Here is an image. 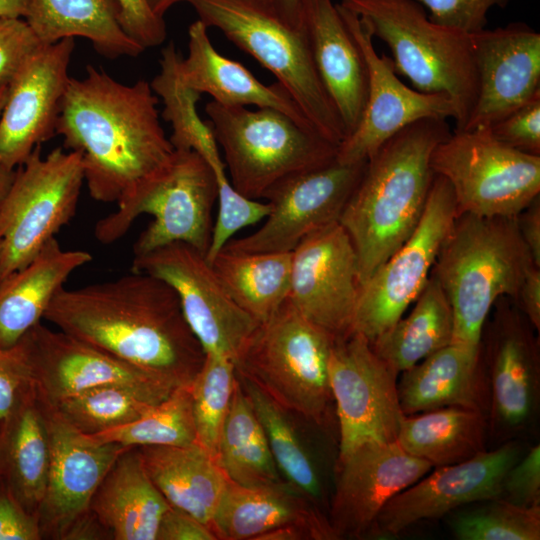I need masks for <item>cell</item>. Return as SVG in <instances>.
Returning <instances> with one entry per match:
<instances>
[{
    "label": "cell",
    "instance_id": "6da1fadb",
    "mask_svg": "<svg viewBox=\"0 0 540 540\" xmlns=\"http://www.w3.org/2000/svg\"><path fill=\"white\" fill-rule=\"evenodd\" d=\"M43 319L171 388L189 386L205 359L175 291L145 273L63 287Z\"/></svg>",
    "mask_w": 540,
    "mask_h": 540
},
{
    "label": "cell",
    "instance_id": "7a4b0ae2",
    "mask_svg": "<svg viewBox=\"0 0 540 540\" xmlns=\"http://www.w3.org/2000/svg\"><path fill=\"white\" fill-rule=\"evenodd\" d=\"M150 83L124 84L88 65L82 79L70 78L55 133L67 150L81 153L90 196L117 202L160 171L174 147L159 119Z\"/></svg>",
    "mask_w": 540,
    "mask_h": 540
},
{
    "label": "cell",
    "instance_id": "3957f363",
    "mask_svg": "<svg viewBox=\"0 0 540 540\" xmlns=\"http://www.w3.org/2000/svg\"><path fill=\"white\" fill-rule=\"evenodd\" d=\"M451 132L446 119H422L367 159L338 220L354 246L361 286L415 230L434 177L431 154Z\"/></svg>",
    "mask_w": 540,
    "mask_h": 540
},
{
    "label": "cell",
    "instance_id": "277c9868",
    "mask_svg": "<svg viewBox=\"0 0 540 540\" xmlns=\"http://www.w3.org/2000/svg\"><path fill=\"white\" fill-rule=\"evenodd\" d=\"M533 265L516 217L457 215L431 271L452 308L451 343L480 346L495 302L515 301Z\"/></svg>",
    "mask_w": 540,
    "mask_h": 540
},
{
    "label": "cell",
    "instance_id": "5b68a950",
    "mask_svg": "<svg viewBox=\"0 0 540 540\" xmlns=\"http://www.w3.org/2000/svg\"><path fill=\"white\" fill-rule=\"evenodd\" d=\"M390 48L397 73L417 91L443 93L462 130L477 99L478 80L471 34L433 22L416 0H342Z\"/></svg>",
    "mask_w": 540,
    "mask_h": 540
},
{
    "label": "cell",
    "instance_id": "8992f818",
    "mask_svg": "<svg viewBox=\"0 0 540 540\" xmlns=\"http://www.w3.org/2000/svg\"><path fill=\"white\" fill-rule=\"evenodd\" d=\"M333 342L287 299L250 334L234 361L236 373L289 413L328 428L334 406L329 381Z\"/></svg>",
    "mask_w": 540,
    "mask_h": 540
},
{
    "label": "cell",
    "instance_id": "52a82bcc",
    "mask_svg": "<svg viewBox=\"0 0 540 540\" xmlns=\"http://www.w3.org/2000/svg\"><path fill=\"white\" fill-rule=\"evenodd\" d=\"M204 25L220 30L281 84L313 130L337 147L346 133L317 72L305 29L284 20L272 3L187 0Z\"/></svg>",
    "mask_w": 540,
    "mask_h": 540
},
{
    "label": "cell",
    "instance_id": "ba28073f",
    "mask_svg": "<svg viewBox=\"0 0 540 540\" xmlns=\"http://www.w3.org/2000/svg\"><path fill=\"white\" fill-rule=\"evenodd\" d=\"M217 181L207 161L193 150H176L157 173L134 186L116 203V211L95 225V238L112 244L143 214L153 217L133 245L134 256L185 243L206 255L212 236Z\"/></svg>",
    "mask_w": 540,
    "mask_h": 540
},
{
    "label": "cell",
    "instance_id": "9c48e42d",
    "mask_svg": "<svg viewBox=\"0 0 540 540\" xmlns=\"http://www.w3.org/2000/svg\"><path fill=\"white\" fill-rule=\"evenodd\" d=\"M205 113L222 148L229 181L245 197L259 200L281 179L336 158V145L279 110L212 100Z\"/></svg>",
    "mask_w": 540,
    "mask_h": 540
},
{
    "label": "cell",
    "instance_id": "30bf717a",
    "mask_svg": "<svg viewBox=\"0 0 540 540\" xmlns=\"http://www.w3.org/2000/svg\"><path fill=\"white\" fill-rule=\"evenodd\" d=\"M84 173L81 153L37 146L15 169L0 206V283L30 263L76 213Z\"/></svg>",
    "mask_w": 540,
    "mask_h": 540
},
{
    "label": "cell",
    "instance_id": "8fae6325",
    "mask_svg": "<svg viewBox=\"0 0 540 540\" xmlns=\"http://www.w3.org/2000/svg\"><path fill=\"white\" fill-rule=\"evenodd\" d=\"M430 167L449 183L458 215L517 217L540 195V156L501 143L488 128L452 131Z\"/></svg>",
    "mask_w": 540,
    "mask_h": 540
},
{
    "label": "cell",
    "instance_id": "7c38bea8",
    "mask_svg": "<svg viewBox=\"0 0 540 540\" xmlns=\"http://www.w3.org/2000/svg\"><path fill=\"white\" fill-rule=\"evenodd\" d=\"M457 215L449 183L434 174L415 230L361 286L353 332L372 344L403 317L429 279Z\"/></svg>",
    "mask_w": 540,
    "mask_h": 540
},
{
    "label": "cell",
    "instance_id": "4fadbf2b",
    "mask_svg": "<svg viewBox=\"0 0 540 540\" xmlns=\"http://www.w3.org/2000/svg\"><path fill=\"white\" fill-rule=\"evenodd\" d=\"M132 271L159 278L175 291L204 353L235 361L258 325L228 294L206 255L188 244L172 243L134 256Z\"/></svg>",
    "mask_w": 540,
    "mask_h": 540
},
{
    "label": "cell",
    "instance_id": "5bb4252c",
    "mask_svg": "<svg viewBox=\"0 0 540 540\" xmlns=\"http://www.w3.org/2000/svg\"><path fill=\"white\" fill-rule=\"evenodd\" d=\"M397 375L363 335L352 332L334 340L329 381L339 426L338 457L364 443L397 440L405 416Z\"/></svg>",
    "mask_w": 540,
    "mask_h": 540
},
{
    "label": "cell",
    "instance_id": "9a60e30c",
    "mask_svg": "<svg viewBox=\"0 0 540 540\" xmlns=\"http://www.w3.org/2000/svg\"><path fill=\"white\" fill-rule=\"evenodd\" d=\"M365 163H342L335 158L281 179L263 196L271 206L263 225L248 236L232 238L222 249L292 252L308 235L339 220Z\"/></svg>",
    "mask_w": 540,
    "mask_h": 540
},
{
    "label": "cell",
    "instance_id": "2e32d148",
    "mask_svg": "<svg viewBox=\"0 0 540 540\" xmlns=\"http://www.w3.org/2000/svg\"><path fill=\"white\" fill-rule=\"evenodd\" d=\"M38 399L54 406L82 391L110 384L133 388L156 402L175 389L73 336L42 322L16 343Z\"/></svg>",
    "mask_w": 540,
    "mask_h": 540
},
{
    "label": "cell",
    "instance_id": "e0dca14e",
    "mask_svg": "<svg viewBox=\"0 0 540 540\" xmlns=\"http://www.w3.org/2000/svg\"><path fill=\"white\" fill-rule=\"evenodd\" d=\"M365 62L368 78L367 97L362 117L338 146L336 159L342 163H360L408 125L426 118H455L450 97L443 93H424L405 85L397 76L393 60L379 55L366 22L337 4Z\"/></svg>",
    "mask_w": 540,
    "mask_h": 540
},
{
    "label": "cell",
    "instance_id": "ac0fdd59",
    "mask_svg": "<svg viewBox=\"0 0 540 540\" xmlns=\"http://www.w3.org/2000/svg\"><path fill=\"white\" fill-rule=\"evenodd\" d=\"M360 289L357 255L338 221L311 233L292 251L288 299L334 340L353 332Z\"/></svg>",
    "mask_w": 540,
    "mask_h": 540
},
{
    "label": "cell",
    "instance_id": "d6986e66",
    "mask_svg": "<svg viewBox=\"0 0 540 540\" xmlns=\"http://www.w3.org/2000/svg\"><path fill=\"white\" fill-rule=\"evenodd\" d=\"M519 454V446L508 442L460 463L436 467L390 499L370 533L396 536L421 520L442 517L469 503L500 498L504 477Z\"/></svg>",
    "mask_w": 540,
    "mask_h": 540
},
{
    "label": "cell",
    "instance_id": "ffe728a7",
    "mask_svg": "<svg viewBox=\"0 0 540 540\" xmlns=\"http://www.w3.org/2000/svg\"><path fill=\"white\" fill-rule=\"evenodd\" d=\"M432 465L397 441L364 443L338 457L329 522L337 539L368 535L383 507Z\"/></svg>",
    "mask_w": 540,
    "mask_h": 540
},
{
    "label": "cell",
    "instance_id": "44dd1931",
    "mask_svg": "<svg viewBox=\"0 0 540 540\" xmlns=\"http://www.w3.org/2000/svg\"><path fill=\"white\" fill-rule=\"evenodd\" d=\"M41 404L49 437L50 466L37 518L43 538L63 540L70 527L90 512L97 487L128 447L93 442L55 407Z\"/></svg>",
    "mask_w": 540,
    "mask_h": 540
},
{
    "label": "cell",
    "instance_id": "7402d4cb",
    "mask_svg": "<svg viewBox=\"0 0 540 540\" xmlns=\"http://www.w3.org/2000/svg\"><path fill=\"white\" fill-rule=\"evenodd\" d=\"M74 38L43 46L9 85L0 115V165L16 169L55 133Z\"/></svg>",
    "mask_w": 540,
    "mask_h": 540
},
{
    "label": "cell",
    "instance_id": "603a6c76",
    "mask_svg": "<svg viewBox=\"0 0 540 540\" xmlns=\"http://www.w3.org/2000/svg\"><path fill=\"white\" fill-rule=\"evenodd\" d=\"M510 298L500 297L487 336L486 363L491 424L513 433L534 416L539 400V342L527 318Z\"/></svg>",
    "mask_w": 540,
    "mask_h": 540
},
{
    "label": "cell",
    "instance_id": "cb8c5ba5",
    "mask_svg": "<svg viewBox=\"0 0 540 540\" xmlns=\"http://www.w3.org/2000/svg\"><path fill=\"white\" fill-rule=\"evenodd\" d=\"M477 99L462 130L488 128L540 96V34L523 22L471 34Z\"/></svg>",
    "mask_w": 540,
    "mask_h": 540
},
{
    "label": "cell",
    "instance_id": "d4e9b609",
    "mask_svg": "<svg viewBox=\"0 0 540 540\" xmlns=\"http://www.w3.org/2000/svg\"><path fill=\"white\" fill-rule=\"evenodd\" d=\"M299 11L317 72L347 137L366 103L368 78L362 53L332 0H299Z\"/></svg>",
    "mask_w": 540,
    "mask_h": 540
},
{
    "label": "cell",
    "instance_id": "484cf974",
    "mask_svg": "<svg viewBox=\"0 0 540 540\" xmlns=\"http://www.w3.org/2000/svg\"><path fill=\"white\" fill-rule=\"evenodd\" d=\"M287 525L307 527L317 540L337 539L317 504L285 480L259 486L229 481L211 530L219 540H257L264 533Z\"/></svg>",
    "mask_w": 540,
    "mask_h": 540
},
{
    "label": "cell",
    "instance_id": "4316f807",
    "mask_svg": "<svg viewBox=\"0 0 540 540\" xmlns=\"http://www.w3.org/2000/svg\"><path fill=\"white\" fill-rule=\"evenodd\" d=\"M397 387L404 415L462 407L488 416L490 390L481 344L450 343L402 372Z\"/></svg>",
    "mask_w": 540,
    "mask_h": 540
},
{
    "label": "cell",
    "instance_id": "83f0119b",
    "mask_svg": "<svg viewBox=\"0 0 540 540\" xmlns=\"http://www.w3.org/2000/svg\"><path fill=\"white\" fill-rule=\"evenodd\" d=\"M207 29L198 19L188 30V55L181 56L179 71L189 88L207 93L225 106L253 105L279 110L313 130L281 84L265 85L242 64L221 55L212 45Z\"/></svg>",
    "mask_w": 540,
    "mask_h": 540
},
{
    "label": "cell",
    "instance_id": "f1b7e54d",
    "mask_svg": "<svg viewBox=\"0 0 540 540\" xmlns=\"http://www.w3.org/2000/svg\"><path fill=\"white\" fill-rule=\"evenodd\" d=\"M169 507L147 474L138 447L118 456L90 502V511L115 540H156Z\"/></svg>",
    "mask_w": 540,
    "mask_h": 540
},
{
    "label": "cell",
    "instance_id": "f546056e",
    "mask_svg": "<svg viewBox=\"0 0 540 540\" xmlns=\"http://www.w3.org/2000/svg\"><path fill=\"white\" fill-rule=\"evenodd\" d=\"M92 260L89 252L65 250L56 238L22 269L0 283V348L14 346L41 322L68 277Z\"/></svg>",
    "mask_w": 540,
    "mask_h": 540
},
{
    "label": "cell",
    "instance_id": "4dcf8cb0",
    "mask_svg": "<svg viewBox=\"0 0 540 540\" xmlns=\"http://www.w3.org/2000/svg\"><path fill=\"white\" fill-rule=\"evenodd\" d=\"M138 449L147 474L169 505L211 528L229 482L217 459L197 442Z\"/></svg>",
    "mask_w": 540,
    "mask_h": 540
},
{
    "label": "cell",
    "instance_id": "1f68e13d",
    "mask_svg": "<svg viewBox=\"0 0 540 540\" xmlns=\"http://www.w3.org/2000/svg\"><path fill=\"white\" fill-rule=\"evenodd\" d=\"M50 466V444L44 411L28 387L0 424L1 481L20 504L37 516Z\"/></svg>",
    "mask_w": 540,
    "mask_h": 540
},
{
    "label": "cell",
    "instance_id": "d6a6232c",
    "mask_svg": "<svg viewBox=\"0 0 540 540\" xmlns=\"http://www.w3.org/2000/svg\"><path fill=\"white\" fill-rule=\"evenodd\" d=\"M117 0H29L24 17L43 45L88 39L101 55L137 57L145 50L124 31Z\"/></svg>",
    "mask_w": 540,
    "mask_h": 540
},
{
    "label": "cell",
    "instance_id": "836d02e7",
    "mask_svg": "<svg viewBox=\"0 0 540 540\" xmlns=\"http://www.w3.org/2000/svg\"><path fill=\"white\" fill-rule=\"evenodd\" d=\"M487 415L462 407H445L405 415L397 442L433 467L460 463L485 450Z\"/></svg>",
    "mask_w": 540,
    "mask_h": 540
},
{
    "label": "cell",
    "instance_id": "e575fe53",
    "mask_svg": "<svg viewBox=\"0 0 540 540\" xmlns=\"http://www.w3.org/2000/svg\"><path fill=\"white\" fill-rule=\"evenodd\" d=\"M414 302L407 317H401L371 344L377 355L397 374L452 342V308L433 274Z\"/></svg>",
    "mask_w": 540,
    "mask_h": 540
},
{
    "label": "cell",
    "instance_id": "d590c367",
    "mask_svg": "<svg viewBox=\"0 0 540 540\" xmlns=\"http://www.w3.org/2000/svg\"><path fill=\"white\" fill-rule=\"evenodd\" d=\"M292 252H235L222 249L210 262L235 303L258 323L289 298Z\"/></svg>",
    "mask_w": 540,
    "mask_h": 540
},
{
    "label": "cell",
    "instance_id": "8d00e7d4",
    "mask_svg": "<svg viewBox=\"0 0 540 540\" xmlns=\"http://www.w3.org/2000/svg\"><path fill=\"white\" fill-rule=\"evenodd\" d=\"M217 461L229 481L239 485H269L284 480L237 375L230 410L219 440Z\"/></svg>",
    "mask_w": 540,
    "mask_h": 540
},
{
    "label": "cell",
    "instance_id": "74e56055",
    "mask_svg": "<svg viewBox=\"0 0 540 540\" xmlns=\"http://www.w3.org/2000/svg\"><path fill=\"white\" fill-rule=\"evenodd\" d=\"M236 375L264 430L281 476L317 504L322 497L321 479L312 456L288 416L289 412L253 382Z\"/></svg>",
    "mask_w": 540,
    "mask_h": 540
},
{
    "label": "cell",
    "instance_id": "f35d334b",
    "mask_svg": "<svg viewBox=\"0 0 540 540\" xmlns=\"http://www.w3.org/2000/svg\"><path fill=\"white\" fill-rule=\"evenodd\" d=\"M86 436L96 443L112 442L128 448L192 444L196 442V433L190 388H175L168 397L132 422Z\"/></svg>",
    "mask_w": 540,
    "mask_h": 540
},
{
    "label": "cell",
    "instance_id": "ab89813d",
    "mask_svg": "<svg viewBox=\"0 0 540 540\" xmlns=\"http://www.w3.org/2000/svg\"><path fill=\"white\" fill-rule=\"evenodd\" d=\"M158 403L133 388L110 384L69 396L53 407L78 431L94 435L132 422Z\"/></svg>",
    "mask_w": 540,
    "mask_h": 540
},
{
    "label": "cell",
    "instance_id": "60d3db41",
    "mask_svg": "<svg viewBox=\"0 0 540 540\" xmlns=\"http://www.w3.org/2000/svg\"><path fill=\"white\" fill-rule=\"evenodd\" d=\"M235 383L234 361L205 353L202 367L189 385L196 442L216 459Z\"/></svg>",
    "mask_w": 540,
    "mask_h": 540
},
{
    "label": "cell",
    "instance_id": "b9f144b4",
    "mask_svg": "<svg viewBox=\"0 0 540 540\" xmlns=\"http://www.w3.org/2000/svg\"><path fill=\"white\" fill-rule=\"evenodd\" d=\"M459 513L451 529L459 540H539L540 505L523 507L503 498Z\"/></svg>",
    "mask_w": 540,
    "mask_h": 540
},
{
    "label": "cell",
    "instance_id": "7bdbcfd3",
    "mask_svg": "<svg viewBox=\"0 0 540 540\" xmlns=\"http://www.w3.org/2000/svg\"><path fill=\"white\" fill-rule=\"evenodd\" d=\"M43 46L24 18L0 16V84L10 85Z\"/></svg>",
    "mask_w": 540,
    "mask_h": 540
},
{
    "label": "cell",
    "instance_id": "ee69618b",
    "mask_svg": "<svg viewBox=\"0 0 540 540\" xmlns=\"http://www.w3.org/2000/svg\"><path fill=\"white\" fill-rule=\"evenodd\" d=\"M488 129L501 143L540 156V96L496 121Z\"/></svg>",
    "mask_w": 540,
    "mask_h": 540
},
{
    "label": "cell",
    "instance_id": "f6af8a7d",
    "mask_svg": "<svg viewBox=\"0 0 540 540\" xmlns=\"http://www.w3.org/2000/svg\"><path fill=\"white\" fill-rule=\"evenodd\" d=\"M429 11V18L440 25L473 34L484 29L488 12L503 8L508 0H416Z\"/></svg>",
    "mask_w": 540,
    "mask_h": 540
},
{
    "label": "cell",
    "instance_id": "bcb514c9",
    "mask_svg": "<svg viewBox=\"0 0 540 540\" xmlns=\"http://www.w3.org/2000/svg\"><path fill=\"white\" fill-rule=\"evenodd\" d=\"M523 507L540 505V446H533L506 473L501 497Z\"/></svg>",
    "mask_w": 540,
    "mask_h": 540
},
{
    "label": "cell",
    "instance_id": "7dc6e473",
    "mask_svg": "<svg viewBox=\"0 0 540 540\" xmlns=\"http://www.w3.org/2000/svg\"><path fill=\"white\" fill-rule=\"evenodd\" d=\"M126 34L144 50L162 44L167 36L164 18L157 16L147 0H117Z\"/></svg>",
    "mask_w": 540,
    "mask_h": 540
},
{
    "label": "cell",
    "instance_id": "c3c4849f",
    "mask_svg": "<svg viewBox=\"0 0 540 540\" xmlns=\"http://www.w3.org/2000/svg\"><path fill=\"white\" fill-rule=\"evenodd\" d=\"M30 386L28 368L18 346L0 348V424Z\"/></svg>",
    "mask_w": 540,
    "mask_h": 540
},
{
    "label": "cell",
    "instance_id": "681fc988",
    "mask_svg": "<svg viewBox=\"0 0 540 540\" xmlns=\"http://www.w3.org/2000/svg\"><path fill=\"white\" fill-rule=\"evenodd\" d=\"M38 518L27 511L0 480V540H40Z\"/></svg>",
    "mask_w": 540,
    "mask_h": 540
},
{
    "label": "cell",
    "instance_id": "f907efd6",
    "mask_svg": "<svg viewBox=\"0 0 540 540\" xmlns=\"http://www.w3.org/2000/svg\"><path fill=\"white\" fill-rule=\"evenodd\" d=\"M156 540H217L210 527L170 506L161 518Z\"/></svg>",
    "mask_w": 540,
    "mask_h": 540
},
{
    "label": "cell",
    "instance_id": "816d5d0a",
    "mask_svg": "<svg viewBox=\"0 0 540 540\" xmlns=\"http://www.w3.org/2000/svg\"><path fill=\"white\" fill-rule=\"evenodd\" d=\"M535 330L540 329V267L531 266L527 271L514 301Z\"/></svg>",
    "mask_w": 540,
    "mask_h": 540
},
{
    "label": "cell",
    "instance_id": "f5cc1de1",
    "mask_svg": "<svg viewBox=\"0 0 540 540\" xmlns=\"http://www.w3.org/2000/svg\"><path fill=\"white\" fill-rule=\"evenodd\" d=\"M520 235L533 263L540 267V195L517 215Z\"/></svg>",
    "mask_w": 540,
    "mask_h": 540
},
{
    "label": "cell",
    "instance_id": "db71d44e",
    "mask_svg": "<svg viewBox=\"0 0 540 540\" xmlns=\"http://www.w3.org/2000/svg\"><path fill=\"white\" fill-rule=\"evenodd\" d=\"M276 12L287 22L300 26L299 0H273Z\"/></svg>",
    "mask_w": 540,
    "mask_h": 540
},
{
    "label": "cell",
    "instance_id": "11a10c76",
    "mask_svg": "<svg viewBox=\"0 0 540 540\" xmlns=\"http://www.w3.org/2000/svg\"><path fill=\"white\" fill-rule=\"evenodd\" d=\"M29 0H0V16L24 18Z\"/></svg>",
    "mask_w": 540,
    "mask_h": 540
},
{
    "label": "cell",
    "instance_id": "9f6ffc18",
    "mask_svg": "<svg viewBox=\"0 0 540 540\" xmlns=\"http://www.w3.org/2000/svg\"><path fill=\"white\" fill-rule=\"evenodd\" d=\"M147 1L151 10L157 16L164 18L165 13L172 5L176 4L179 1H187V0H147ZM255 1L273 4V0H255Z\"/></svg>",
    "mask_w": 540,
    "mask_h": 540
},
{
    "label": "cell",
    "instance_id": "6f0895ef",
    "mask_svg": "<svg viewBox=\"0 0 540 540\" xmlns=\"http://www.w3.org/2000/svg\"><path fill=\"white\" fill-rule=\"evenodd\" d=\"M15 176V169H9L0 165V206L10 188Z\"/></svg>",
    "mask_w": 540,
    "mask_h": 540
},
{
    "label": "cell",
    "instance_id": "680465c9",
    "mask_svg": "<svg viewBox=\"0 0 540 540\" xmlns=\"http://www.w3.org/2000/svg\"><path fill=\"white\" fill-rule=\"evenodd\" d=\"M8 91H9V85L0 84V115L4 108V105L8 96Z\"/></svg>",
    "mask_w": 540,
    "mask_h": 540
},
{
    "label": "cell",
    "instance_id": "91938a15",
    "mask_svg": "<svg viewBox=\"0 0 540 540\" xmlns=\"http://www.w3.org/2000/svg\"><path fill=\"white\" fill-rule=\"evenodd\" d=\"M2 249H3V243H2V241L0 240V257H1V254H2Z\"/></svg>",
    "mask_w": 540,
    "mask_h": 540
},
{
    "label": "cell",
    "instance_id": "94428289",
    "mask_svg": "<svg viewBox=\"0 0 540 540\" xmlns=\"http://www.w3.org/2000/svg\"><path fill=\"white\" fill-rule=\"evenodd\" d=\"M0 480H1V472H0Z\"/></svg>",
    "mask_w": 540,
    "mask_h": 540
}]
</instances>
